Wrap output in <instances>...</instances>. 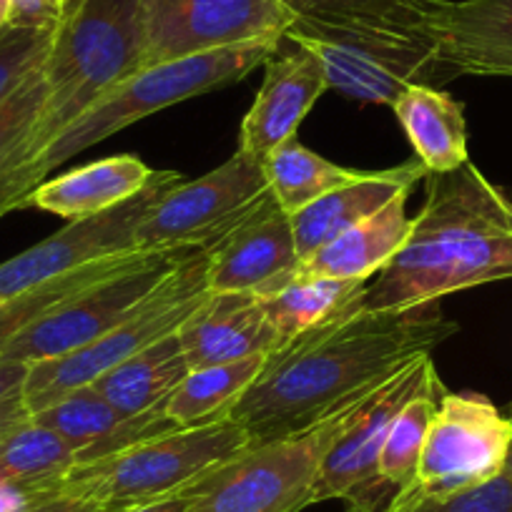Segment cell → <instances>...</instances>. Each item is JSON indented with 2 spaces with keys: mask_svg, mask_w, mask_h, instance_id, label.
Segmentation results:
<instances>
[{
  "mask_svg": "<svg viewBox=\"0 0 512 512\" xmlns=\"http://www.w3.org/2000/svg\"><path fill=\"white\" fill-rule=\"evenodd\" d=\"M294 18L425 31L430 0H282Z\"/></svg>",
  "mask_w": 512,
  "mask_h": 512,
  "instance_id": "31",
  "label": "cell"
},
{
  "mask_svg": "<svg viewBox=\"0 0 512 512\" xmlns=\"http://www.w3.org/2000/svg\"><path fill=\"white\" fill-rule=\"evenodd\" d=\"M284 41L307 48L327 86L352 101L392 106L410 86L440 81L435 46L425 31L294 18Z\"/></svg>",
  "mask_w": 512,
  "mask_h": 512,
  "instance_id": "7",
  "label": "cell"
},
{
  "mask_svg": "<svg viewBox=\"0 0 512 512\" xmlns=\"http://www.w3.org/2000/svg\"><path fill=\"white\" fill-rule=\"evenodd\" d=\"M440 81L512 78V0H430L425 23Z\"/></svg>",
  "mask_w": 512,
  "mask_h": 512,
  "instance_id": "16",
  "label": "cell"
},
{
  "mask_svg": "<svg viewBox=\"0 0 512 512\" xmlns=\"http://www.w3.org/2000/svg\"><path fill=\"white\" fill-rule=\"evenodd\" d=\"M186 374L189 362L181 349L179 334H171L108 369L93 382V387L123 415H144L164 407Z\"/></svg>",
  "mask_w": 512,
  "mask_h": 512,
  "instance_id": "24",
  "label": "cell"
},
{
  "mask_svg": "<svg viewBox=\"0 0 512 512\" xmlns=\"http://www.w3.org/2000/svg\"><path fill=\"white\" fill-rule=\"evenodd\" d=\"M189 251H136L126 267L33 319L3 349L0 359L33 364L96 342L134 312Z\"/></svg>",
  "mask_w": 512,
  "mask_h": 512,
  "instance_id": "12",
  "label": "cell"
},
{
  "mask_svg": "<svg viewBox=\"0 0 512 512\" xmlns=\"http://www.w3.org/2000/svg\"><path fill=\"white\" fill-rule=\"evenodd\" d=\"M28 364L26 362H13V359H0V400L16 395L23 390L26 382Z\"/></svg>",
  "mask_w": 512,
  "mask_h": 512,
  "instance_id": "37",
  "label": "cell"
},
{
  "mask_svg": "<svg viewBox=\"0 0 512 512\" xmlns=\"http://www.w3.org/2000/svg\"><path fill=\"white\" fill-rule=\"evenodd\" d=\"M3 302H6V299H0V304H3Z\"/></svg>",
  "mask_w": 512,
  "mask_h": 512,
  "instance_id": "43",
  "label": "cell"
},
{
  "mask_svg": "<svg viewBox=\"0 0 512 512\" xmlns=\"http://www.w3.org/2000/svg\"><path fill=\"white\" fill-rule=\"evenodd\" d=\"M154 174L156 171L149 169L139 156H108L56 179H46L31 191L26 206L78 221L134 199L149 186Z\"/></svg>",
  "mask_w": 512,
  "mask_h": 512,
  "instance_id": "21",
  "label": "cell"
},
{
  "mask_svg": "<svg viewBox=\"0 0 512 512\" xmlns=\"http://www.w3.org/2000/svg\"><path fill=\"white\" fill-rule=\"evenodd\" d=\"M209 297V251L194 249L111 332L76 352L28 364L21 395L31 417L68 392L93 384L123 359L179 332Z\"/></svg>",
  "mask_w": 512,
  "mask_h": 512,
  "instance_id": "5",
  "label": "cell"
},
{
  "mask_svg": "<svg viewBox=\"0 0 512 512\" xmlns=\"http://www.w3.org/2000/svg\"><path fill=\"white\" fill-rule=\"evenodd\" d=\"M502 279H512V201L467 161L427 174L410 236L367 287L362 309L422 307Z\"/></svg>",
  "mask_w": 512,
  "mask_h": 512,
  "instance_id": "2",
  "label": "cell"
},
{
  "mask_svg": "<svg viewBox=\"0 0 512 512\" xmlns=\"http://www.w3.org/2000/svg\"><path fill=\"white\" fill-rule=\"evenodd\" d=\"M352 405L312 430L249 445L216 465L189 487L186 512H302L312 505L314 477Z\"/></svg>",
  "mask_w": 512,
  "mask_h": 512,
  "instance_id": "8",
  "label": "cell"
},
{
  "mask_svg": "<svg viewBox=\"0 0 512 512\" xmlns=\"http://www.w3.org/2000/svg\"><path fill=\"white\" fill-rule=\"evenodd\" d=\"M407 196L410 194H400L377 214L367 216L314 251L307 262H302L299 274L369 282V277L390 264L410 236L412 219L407 216Z\"/></svg>",
  "mask_w": 512,
  "mask_h": 512,
  "instance_id": "22",
  "label": "cell"
},
{
  "mask_svg": "<svg viewBox=\"0 0 512 512\" xmlns=\"http://www.w3.org/2000/svg\"><path fill=\"white\" fill-rule=\"evenodd\" d=\"M11 26V0H0V33Z\"/></svg>",
  "mask_w": 512,
  "mask_h": 512,
  "instance_id": "40",
  "label": "cell"
},
{
  "mask_svg": "<svg viewBox=\"0 0 512 512\" xmlns=\"http://www.w3.org/2000/svg\"><path fill=\"white\" fill-rule=\"evenodd\" d=\"M66 0H11V26L48 28L61 21Z\"/></svg>",
  "mask_w": 512,
  "mask_h": 512,
  "instance_id": "35",
  "label": "cell"
},
{
  "mask_svg": "<svg viewBox=\"0 0 512 512\" xmlns=\"http://www.w3.org/2000/svg\"><path fill=\"white\" fill-rule=\"evenodd\" d=\"M272 196L289 216L327 196L329 191L357 181L364 171L347 169L307 149L299 139H289L264 159Z\"/></svg>",
  "mask_w": 512,
  "mask_h": 512,
  "instance_id": "27",
  "label": "cell"
},
{
  "mask_svg": "<svg viewBox=\"0 0 512 512\" xmlns=\"http://www.w3.org/2000/svg\"><path fill=\"white\" fill-rule=\"evenodd\" d=\"M33 422L48 427L61 440H66L76 452L78 465L103 460L139 442L181 430L166 415V405L144 415H123L93 384L78 387L46 410L36 412Z\"/></svg>",
  "mask_w": 512,
  "mask_h": 512,
  "instance_id": "18",
  "label": "cell"
},
{
  "mask_svg": "<svg viewBox=\"0 0 512 512\" xmlns=\"http://www.w3.org/2000/svg\"><path fill=\"white\" fill-rule=\"evenodd\" d=\"M26 422H31V412H28L26 400H23L21 392L0 400V442L11 437L18 427H23Z\"/></svg>",
  "mask_w": 512,
  "mask_h": 512,
  "instance_id": "36",
  "label": "cell"
},
{
  "mask_svg": "<svg viewBox=\"0 0 512 512\" xmlns=\"http://www.w3.org/2000/svg\"><path fill=\"white\" fill-rule=\"evenodd\" d=\"M502 412H505V417H510V420H512V402H510V405H507Z\"/></svg>",
  "mask_w": 512,
  "mask_h": 512,
  "instance_id": "42",
  "label": "cell"
},
{
  "mask_svg": "<svg viewBox=\"0 0 512 512\" xmlns=\"http://www.w3.org/2000/svg\"><path fill=\"white\" fill-rule=\"evenodd\" d=\"M457 332L437 302L395 312L359 309L274 349L229 420L249 432L251 445L307 432Z\"/></svg>",
  "mask_w": 512,
  "mask_h": 512,
  "instance_id": "1",
  "label": "cell"
},
{
  "mask_svg": "<svg viewBox=\"0 0 512 512\" xmlns=\"http://www.w3.org/2000/svg\"><path fill=\"white\" fill-rule=\"evenodd\" d=\"M267 357L269 354H256L239 362L189 369V374L166 400V415L181 430L226 420L241 395L262 374Z\"/></svg>",
  "mask_w": 512,
  "mask_h": 512,
  "instance_id": "26",
  "label": "cell"
},
{
  "mask_svg": "<svg viewBox=\"0 0 512 512\" xmlns=\"http://www.w3.org/2000/svg\"><path fill=\"white\" fill-rule=\"evenodd\" d=\"M282 41L284 38H264V41L214 48V51L141 68L121 86L113 88L108 96H103L96 106L88 108L38 159H33L26 169H21L8 181L6 189L0 191V216L26 209L31 191L68 159L83 154L151 113L241 81L246 73L262 66Z\"/></svg>",
  "mask_w": 512,
  "mask_h": 512,
  "instance_id": "4",
  "label": "cell"
},
{
  "mask_svg": "<svg viewBox=\"0 0 512 512\" xmlns=\"http://www.w3.org/2000/svg\"><path fill=\"white\" fill-rule=\"evenodd\" d=\"M390 512H512V480L500 475L472 490L447 497H427Z\"/></svg>",
  "mask_w": 512,
  "mask_h": 512,
  "instance_id": "34",
  "label": "cell"
},
{
  "mask_svg": "<svg viewBox=\"0 0 512 512\" xmlns=\"http://www.w3.org/2000/svg\"><path fill=\"white\" fill-rule=\"evenodd\" d=\"M435 382H440V374L425 354L354 402L314 477L312 505L342 500L349 512H390L395 492L379 480V452L407 402Z\"/></svg>",
  "mask_w": 512,
  "mask_h": 512,
  "instance_id": "9",
  "label": "cell"
},
{
  "mask_svg": "<svg viewBox=\"0 0 512 512\" xmlns=\"http://www.w3.org/2000/svg\"><path fill=\"white\" fill-rule=\"evenodd\" d=\"M176 334L189 369L272 354L284 344L259 299L239 294H211Z\"/></svg>",
  "mask_w": 512,
  "mask_h": 512,
  "instance_id": "19",
  "label": "cell"
},
{
  "mask_svg": "<svg viewBox=\"0 0 512 512\" xmlns=\"http://www.w3.org/2000/svg\"><path fill=\"white\" fill-rule=\"evenodd\" d=\"M417 159L427 174H445L470 161L465 106L430 83L410 86L392 103Z\"/></svg>",
  "mask_w": 512,
  "mask_h": 512,
  "instance_id": "23",
  "label": "cell"
},
{
  "mask_svg": "<svg viewBox=\"0 0 512 512\" xmlns=\"http://www.w3.org/2000/svg\"><path fill=\"white\" fill-rule=\"evenodd\" d=\"M76 465L73 447L33 417L0 442V482H66Z\"/></svg>",
  "mask_w": 512,
  "mask_h": 512,
  "instance_id": "29",
  "label": "cell"
},
{
  "mask_svg": "<svg viewBox=\"0 0 512 512\" xmlns=\"http://www.w3.org/2000/svg\"><path fill=\"white\" fill-rule=\"evenodd\" d=\"M422 176H427V169L415 156L392 169L364 171L352 184L339 186L314 204L292 214L294 239H297L302 262H307L314 251L352 229L354 224L377 214L392 199H397L400 194H410Z\"/></svg>",
  "mask_w": 512,
  "mask_h": 512,
  "instance_id": "20",
  "label": "cell"
},
{
  "mask_svg": "<svg viewBox=\"0 0 512 512\" xmlns=\"http://www.w3.org/2000/svg\"><path fill=\"white\" fill-rule=\"evenodd\" d=\"M131 256H116V259H106V262L88 264V267L73 269V272L61 274V277L51 279V282H43L38 287L28 289V292L18 294V297L6 299L0 304V354L8 344L16 339V334L21 329H26L33 319L41 317L43 312L53 307V304L63 302V299L73 297V294L83 292L91 284L101 282L108 274L118 272L121 267H126L131 262Z\"/></svg>",
  "mask_w": 512,
  "mask_h": 512,
  "instance_id": "30",
  "label": "cell"
},
{
  "mask_svg": "<svg viewBox=\"0 0 512 512\" xmlns=\"http://www.w3.org/2000/svg\"><path fill=\"white\" fill-rule=\"evenodd\" d=\"M512 450V420L485 395L450 392L440 397L415 482L390 510L472 490L505 472Z\"/></svg>",
  "mask_w": 512,
  "mask_h": 512,
  "instance_id": "10",
  "label": "cell"
},
{
  "mask_svg": "<svg viewBox=\"0 0 512 512\" xmlns=\"http://www.w3.org/2000/svg\"><path fill=\"white\" fill-rule=\"evenodd\" d=\"M46 98L43 66L26 78L6 101H0V184L16 171L21 149L31 136Z\"/></svg>",
  "mask_w": 512,
  "mask_h": 512,
  "instance_id": "32",
  "label": "cell"
},
{
  "mask_svg": "<svg viewBox=\"0 0 512 512\" xmlns=\"http://www.w3.org/2000/svg\"><path fill=\"white\" fill-rule=\"evenodd\" d=\"M144 68L214 48L284 38L294 16L282 0H141Z\"/></svg>",
  "mask_w": 512,
  "mask_h": 512,
  "instance_id": "14",
  "label": "cell"
},
{
  "mask_svg": "<svg viewBox=\"0 0 512 512\" xmlns=\"http://www.w3.org/2000/svg\"><path fill=\"white\" fill-rule=\"evenodd\" d=\"M28 512H103V510L98 505H93V502L71 495V492H63V495L56 497V500L46 502V505Z\"/></svg>",
  "mask_w": 512,
  "mask_h": 512,
  "instance_id": "38",
  "label": "cell"
},
{
  "mask_svg": "<svg viewBox=\"0 0 512 512\" xmlns=\"http://www.w3.org/2000/svg\"><path fill=\"white\" fill-rule=\"evenodd\" d=\"M282 43L264 61V81L241 121L239 151L262 161L289 139H297L302 121L329 91L317 58L289 41V51H284Z\"/></svg>",
  "mask_w": 512,
  "mask_h": 512,
  "instance_id": "17",
  "label": "cell"
},
{
  "mask_svg": "<svg viewBox=\"0 0 512 512\" xmlns=\"http://www.w3.org/2000/svg\"><path fill=\"white\" fill-rule=\"evenodd\" d=\"M369 282L297 274L279 292L259 299L269 324L284 342L359 312Z\"/></svg>",
  "mask_w": 512,
  "mask_h": 512,
  "instance_id": "25",
  "label": "cell"
},
{
  "mask_svg": "<svg viewBox=\"0 0 512 512\" xmlns=\"http://www.w3.org/2000/svg\"><path fill=\"white\" fill-rule=\"evenodd\" d=\"M502 475H507L512 480V450H510V455H507V462H505V472H502Z\"/></svg>",
  "mask_w": 512,
  "mask_h": 512,
  "instance_id": "41",
  "label": "cell"
},
{
  "mask_svg": "<svg viewBox=\"0 0 512 512\" xmlns=\"http://www.w3.org/2000/svg\"><path fill=\"white\" fill-rule=\"evenodd\" d=\"M184 176L179 171H156L144 191L134 199L123 201L113 209L86 219L68 221L61 231L48 239L38 241L31 249L11 256L0 264V299H11L43 282L88 267V264L106 262L116 256L136 254V231L144 224L154 206L181 184Z\"/></svg>",
  "mask_w": 512,
  "mask_h": 512,
  "instance_id": "13",
  "label": "cell"
},
{
  "mask_svg": "<svg viewBox=\"0 0 512 512\" xmlns=\"http://www.w3.org/2000/svg\"><path fill=\"white\" fill-rule=\"evenodd\" d=\"M209 251V292L264 299L302 269L292 216L272 199L216 241Z\"/></svg>",
  "mask_w": 512,
  "mask_h": 512,
  "instance_id": "15",
  "label": "cell"
},
{
  "mask_svg": "<svg viewBox=\"0 0 512 512\" xmlns=\"http://www.w3.org/2000/svg\"><path fill=\"white\" fill-rule=\"evenodd\" d=\"M189 487H186V490H181L179 495L166 497V500L149 502V505H139V507H128V510H121V512H186V507H189V502H191Z\"/></svg>",
  "mask_w": 512,
  "mask_h": 512,
  "instance_id": "39",
  "label": "cell"
},
{
  "mask_svg": "<svg viewBox=\"0 0 512 512\" xmlns=\"http://www.w3.org/2000/svg\"><path fill=\"white\" fill-rule=\"evenodd\" d=\"M272 199L264 161L236 149L219 169L176 184L136 231L139 251L211 249Z\"/></svg>",
  "mask_w": 512,
  "mask_h": 512,
  "instance_id": "11",
  "label": "cell"
},
{
  "mask_svg": "<svg viewBox=\"0 0 512 512\" xmlns=\"http://www.w3.org/2000/svg\"><path fill=\"white\" fill-rule=\"evenodd\" d=\"M442 395H445V384L435 382L430 390L407 402L405 410L392 422L390 435H387L382 452H379L377 475L384 485L395 492V500L405 495L412 482H415L427 432H430L432 417H435Z\"/></svg>",
  "mask_w": 512,
  "mask_h": 512,
  "instance_id": "28",
  "label": "cell"
},
{
  "mask_svg": "<svg viewBox=\"0 0 512 512\" xmlns=\"http://www.w3.org/2000/svg\"><path fill=\"white\" fill-rule=\"evenodd\" d=\"M249 445V432L226 417L211 425L139 442L103 460L76 465L66 477V492L93 502L103 512L149 505L179 495Z\"/></svg>",
  "mask_w": 512,
  "mask_h": 512,
  "instance_id": "6",
  "label": "cell"
},
{
  "mask_svg": "<svg viewBox=\"0 0 512 512\" xmlns=\"http://www.w3.org/2000/svg\"><path fill=\"white\" fill-rule=\"evenodd\" d=\"M48 28L8 26L0 33V101H6L31 73L43 66L51 48Z\"/></svg>",
  "mask_w": 512,
  "mask_h": 512,
  "instance_id": "33",
  "label": "cell"
},
{
  "mask_svg": "<svg viewBox=\"0 0 512 512\" xmlns=\"http://www.w3.org/2000/svg\"><path fill=\"white\" fill-rule=\"evenodd\" d=\"M144 68L141 0H66L43 61L46 98L8 181L43 154L83 113Z\"/></svg>",
  "mask_w": 512,
  "mask_h": 512,
  "instance_id": "3",
  "label": "cell"
}]
</instances>
